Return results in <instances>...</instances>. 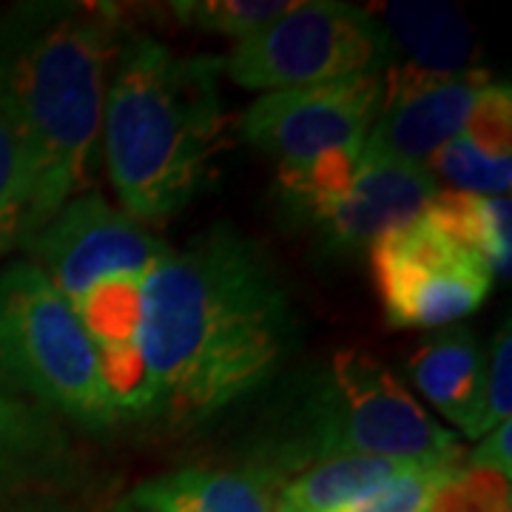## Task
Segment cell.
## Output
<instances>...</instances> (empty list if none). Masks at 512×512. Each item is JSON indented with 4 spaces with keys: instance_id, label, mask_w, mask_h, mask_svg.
<instances>
[{
    "instance_id": "cb8c5ba5",
    "label": "cell",
    "mask_w": 512,
    "mask_h": 512,
    "mask_svg": "<svg viewBox=\"0 0 512 512\" xmlns=\"http://www.w3.org/2000/svg\"><path fill=\"white\" fill-rule=\"evenodd\" d=\"M461 467L467 470H487L495 476L507 478L512 476V424L504 421L493 427L490 433H484L478 439V447L467 458H461Z\"/></svg>"
},
{
    "instance_id": "2e32d148",
    "label": "cell",
    "mask_w": 512,
    "mask_h": 512,
    "mask_svg": "<svg viewBox=\"0 0 512 512\" xmlns=\"http://www.w3.org/2000/svg\"><path fill=\"white\" fill-rule=\"evenodd\" d=\"M419 461L379 456H348L313 464L291 481H282L276 512H333L370 493L382 481Z\"/></svg>"
},
{
    "instance_id": "8fae6325",
    "label": "cell",
    "mask_w": 512,
    "mask_h": 512,
    "mask_svg": "<svg viewBox=\"0 0 512 512\" xmlns=\"http://www.w3.org/2000/svg\"><path fill=\"white\" fill-rule=\"evenodd\" d=\"M441 194V183L427 165L365 157L336 191L302 208L339 251L370 248L376 239L421 217Z\"/></svg>"
},
{
    "instance_id": "7a4b0ae2",
    "label": "cell",
    "mask_w": 512,
    "mask_h": 512,
    "mask_svg": "<svg viewBox=\"0 0 512 512\" xmlns=\"http://www.w3.org/2000/svg\"><path fill=\"white\" fill-rule=\"evenodd\" d=\"M117 49L106 6L23 3L0 20V117L29 171L23 245L86 194Z\"/></svg>"
},
{
    "instance_id": "ffe728a7",
    "label": "cell",
    "mask_w": 512,
    "mask_h": 512,
    "mask_svg": "<svg viewBox=\"0 0 512 512\" xmlns=\"http://www.w3.org/2000/svg\"><path fill=\"white\" fill-rule=\"evenodd\" d=\"M291 3L293 0H183L171 3V12L180 23L200 32L245 40L285 15Z\"/></svg>"
},
{
    "instance_id": "277c9868",
    "label": "cell",
    "mask_w": 512,
    "mask_h": 512,
    "mask_svg": "<svg viewBox=\"0 0 512 512\" xmlns=\"http://www.w3.org/2000/svg\"><path fill=\"white\" fill-rule=\"evenodd\" d=\"M293 421L282 458L305 470L348 456L461 464L456 433L365 350H339Z\"/></svg>"
},
{
    "instance_id": "52a82bcc",
    "label": "cell",
    "mask_w": 512,
    "mask_h": 512,
    "mask_svg": "<svg viewBox=\"0 0 512 512\" xmlns=\"http://www.w3.org/2000/svg\"><path fill=\"white\" fill-rule=\"evenodd\" d=\"M390 43L373 12L339 0H296L285 15L237 40L222 60L239 89L282 92L353 74H384Z\"/></svg>"
},
{
    "instance_id": "4fadbf2b",
    "label": "cell",
    "mask_w": 512,
    "mask_h": 512,
    "mask_svg": "<svg viewBox=\"0 0 512 512\" xmlns=\"http://www.w3.org/2000/svg\"><path fill=\"white\" fill-rule=\"evenodd\" d=\"M407 376L421 396L467 439H481L487 353L467 328H441L421 339L407 359Z\"/></svg>"
},
{
    "instance_id": "5bb4252c",
    "label": "cell",
    "mask_w": 512,
    "mask_h": 512,
    "mask_svg": "<svg viewBox=\"0 0 512 512\" xmlns=\"http://www.w3.org/2000/svg\"><path fill=\"white\" fill-rule=\"evenodd\" d=\"M279 487L271 470L188 467L143 481L117 512H276Z\"/></svg>"
},
{
    "instance_id": "ac0fdd59",
    "label": "cell",
    "mask_w": 512,
    "mask_h": 512,
    "mask_svg": "<svg viewBox=\"0 0 512 512\" xmlns=\"http://www.w3.org/2000/svg\"><path fill=\"white\" fill-rule=\"evenodd\" d=\"M453 239L476 251L495 279H510L512 262V202L504 197H478L461 191H444L424 211Z\"/></svg>"
},
{
    "instance_id": "5b68a950",
    "label": "cell",
    "mask_w": 512,
    "mask_h": 512,
    "mask_svg": "<svg viewBox=\"0 0 512 512\" xmlns=\"http://www.w3.org/2000/svg\"><path fill=\"white\" fill-rule=\"evenodd\" d=\"M0 365L60 419L92 430L120 419L92 336L35 262L0 271Z\"/></svg>"
},
{
    "instance_id": "d6986e66",
    "label": "cell",
    "mask_w": 512,
    "mask_h": 512,
    "mask_svg": "<svg viewBox=\"0 0 512 512\" xmlns=\"http://www.w3.org/2000/svg\"><path fill=\"white\" fill-rule=\"evenodd\" d=\"M461 464L419 461L333 512H430Z\"/></svg>"
},
{
    "instance_id": "7c38bea8",
    "label": "cell",
    "mask_w": 512,
    "mask_h": 512,
    "mask_svg": "<svg viewBox=\"0 0 512 512\" xmlns=\"http://www.w3.org/2000/svg\"><path fill=\"white\" fill-rule=\"evenodd\" d=\"M430 174L450 191L504 197L512 185V92L490 83L478 94L467 126L430 157Z\"/></svg>"
},
{
    "instance_id": "6da1fadb",
    "label": "cell",
    "mask_w": 512,
    "mask_h": 512,
    "mask_svg": "<svg viewBox=\"0 0 512 512\" xmlns=\"http://www.w3.org/2000/svg\"><path fill=\"white\" fill-rule=\"evenodd\" d=\"M296 339L291 299L274 265L231 225H217L151 268L140 345L157 407L208 419L256 393Z\"/></svg>"
},
{
    "instance_id": "9a60e30c",
    "label": "cell",
    "mask_w": 512,
    "mask_h": 512,
    "mask_svg": "<svg viewBox=\"0 0 512 512\" xmlns=\"http://www.w3.org/2000/svg\"><path fill=\"white\" fill-rule=\"evenodd\" d=\"M379 26L390 46H399L404 66L436 77L470 72L476 37L450 3H384Z\"/></svg>"
},
{
    "instance_id": "ba28073f",
    "label": "cell",
    "mask_w": 512,
    "mask_h": 512,
    "mask_svg": "<svg viewBox=\"0 0 512 512\" xmlns=\"http://www.w3.org/2000/svg\"><path fill=\"white\" fill-rule=\"evenodd\" d=\"M367 251L390 328L458 325L484 305L495 285L487 262L427 214L382 234Z\"/></svg>"
},
{
    "instance_id": "8992f818",
    "label": "cell",
    "mask_w": 512,
    "mask_h": 512,
    "mask_svg": "<svg viewBox=\"0 0 512 512\" xmlns=\"http://www.w3.org/2000/svg\"><path fill=\"white\" fill-rule=\"evenodd\" d=\"M382 94L384 74L265 92L242 111L239 131L276 160L282 188L305 205L336 191L362 160Z\"/></svg>"
},
{
    "instance_id": "e0dca14e",
    "label": "cell",
    "mask_w": 512,
    "mask_h": 512,
    "mask_svg": "<svg viewBox=\"0 0 512 512\" xmlns=\"http://www.w3.org/2000/svg\"><path fill=\"white\" fill-rule=\"evenodd\" d=\"M55 419L57 413L26 393L0 365V476L66 458L69 441Z\"/></svg>"
},
{
    "instance_id": "7402d4cb",
    "label": "cell",
    "mask_w": 512,
    "mask_h": 512,
    "mask_svg": "<svg viewBox=\"0 0 512 512\" xmlns=\"http://www.w3.org/2000/svg\"><path fill=\"white\" fill-rule=\"evenodd\" d=\"M430 512H512L510 481L487 470L458 467Z\"/></svg>"
},
{
    "instance_id": "30bf717a",
    "label": "cell",
    "mask_w": 512,
    "mask_h": 512,
    "mask_svg": "<svg viewBox=\"0 0 512 512\" xmlns=\"http://www.w3.org/2000/svg\"><path fill=\"white\" fill-rule=\"evenodd\" d=\"M490 83L493 80L484 69L436 77L404 63H390L384 74L382 109L362 154L427 165L444 143L467 126L478 94Z\"/></svg>"
},
{
    "instance_id": "44dd1931",
    "label": "cell",
    "mask_w": 512,
    "mask_h": 512,
    "mask_svg": "<svg viewBox=\"0 0 512 512\" xmlns=\"http://www.w3.org/2000/svg\"><path fill=\"white\" fill-rule=\"evenodd\" d=\"M29 225V171L18 140L0 117V254L26 242Z\"/></svg>"
},
{
    "instance_id": "603a6c76",
    "label": "cell",
    "mask_w": 512,
    "mask_h": 512,
    "mask_svg": "<svg viewBox=\"0 0 512 512\" xmlns=\"http://www.w3.org/2000/svg\"><path fill=\"white\" fill-rule=\"evenodd\" d=\"M512 410V336L510 322L490 342L487 353V382H484V413H481V436L493 427L510 421Z\"/></svg>"
},
{
    "instance_id": "3957f363",
    "label": "cell",
    "mask_w": 512,
    "mask_h": 512,
    "mask_svg": "<svg viewBox=\"0 0 512 512\" xmlns=\"http://www.w3.org/2000/svg\"><path fill=\"white\" fill-rule=\"evenodd\" d=\"M220 77V57L180 55L148 35L117 49L100 143L131 220H171L202 191L225 137Z\"/></svg>"
},
{
    "instance_id": "9c48e42d",
    "label": "cell",
    "mask_w": 512,
    "mask_h": 512,
    "mask_svg": "<svg viewBox=\"0 0 512 512\" xmlns=\"http://www.w3.org/2000/svg\"><path fill=\"white\" fill-rule=\"evenodd\" d=\"M29 248L37 268L69 299V305L114 276H148L171 251L146 225L89 191L66 202L29 239Z\"/></svg>"
}]
</instances>
